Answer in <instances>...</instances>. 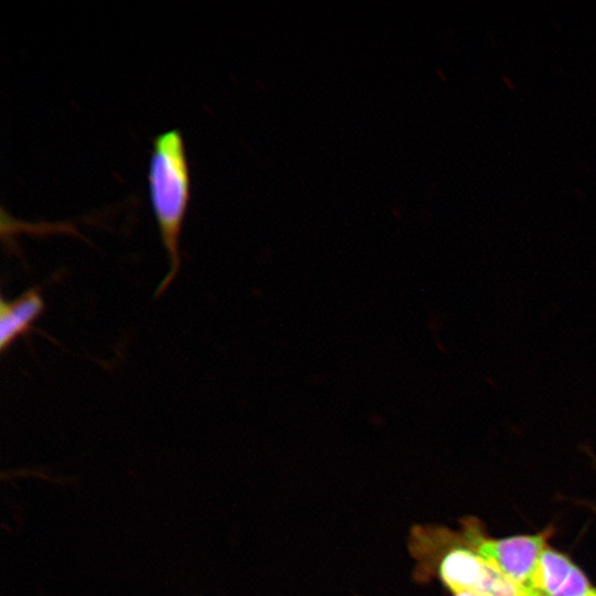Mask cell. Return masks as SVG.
<instances>
[{
    "label": "cell",
    "mask_w": 596,
    "mask_h": 596,
    "mask_svg": "<svg viewBox=\"0 0 596 596\" xmlns=\"http://www.w3.org/2000/svg\"><path fill=\"white\" fill-rule=\"evenodd\" d=\"M407 546L415 561L414 578L426 583L435 577L451 595L469 590L486 596H520L525 589L485 561L462 531L415 525Z\"/></svg>",
    "instance_id": "cell-1"
},
{
    "label": "cell",
    "mask_w": 596,
    "mask_h": 596,
    "mask_svg": "<svg viewBox=\"0 0 596 596\" xmlns=\"http://www.w3.org/2000/svg\"><path fill=\"white\" fill-rule=\"evenodd\" d=\"M147 179L152 213L169 258V270L156 290L159 297L180 269V238L191 194L190 167L180 129H168L152 139Z\"/></svg>",
    "instance_id": "cell-2"
},
{
    "label": "cell",
    "mask_w": 596,
    "mask_h": 596,
    "mask_svg": "<svg viewBox=\"0 0 596 596\" xmlns=\"http://www.w3.org/2000/svg\"><path fill=\"white\" fill-rule=\"evenodd\" d=\"M462 533L477 553L515 584L530 588L550 531L509 538L486 536L476 520L461 522Z\"/></svg>",
    "instance_id": "cell-3"
},
{
    "label": "cell",
    "mask_w": 596,
    "mask_h": 596,
    "mask_svg": "<svg viewBox=\"0 0 596 596\" xmlns=\"http://www.w3.org/2000/svg\"><path fill=\"white\" fill-rule=\"evenodd\" d=\"M593 588L568 556L547 545L529 589L539 596H588Z\"/></svg>",
    "instance_id": "cell-4"
},
{
    "label": "cell",
    "mask_w": 596,
    "mask_h": 596,
    "mask_svg": "<svg viewBox=\"0 0 596 596\" xmlns=\"http://www.w3.org/2000/svg\"><path fill=\"white\" fill-rule=\"evenodd\" d=\"M44 310L38 288H31L13 300L0 301V349L4 352L20 337L26 334Z\"/></svg>",
    "instance_id": "cell-5"
},
{
    "label": "cell",
    "mask_w": 596,
    "mask_h": 596,
    "mask_svg": "<svg viewBox=\"0 0 596 596\" xmlns=\"http://www.w3.org/2000/svg\"><path fill=\"white\" fill-rule=\"evenodd\" d=\"M451 596H486L481 593H478V592H469V590H466V592H458V593H455L453 594Z\"/></svg>",
    "instance_id": "cell-6"
},
{
    "label": "cell",
    "mask_w": 596,
    "mask_h": 596,
    "mask_svg": "<svg viewBox=\"0 0 596 596\" xmlns=\"http://www.w3.org/2000/svg\"><path fill=\"white\" fill-rule=\"evenodd\" d=\"M520 596H539V595L525 588Z\"/></svg>",
    "instance_id": "cell-7"
},
{
    "label": "cell",
    "mask_w": 596,
    "mask_h": 596,
    "mask_svg": "<svg viewBox=\"0 0 596 596\" xmlns=\"http://www.w3.org/2000/svg\"><path fill=\"white\" fill-rule=\"evenodd\" d=\"M588 596H596V588L594 587Z\"/></svg>",
    "instance_id": "cell-8"
}]
</instances>
